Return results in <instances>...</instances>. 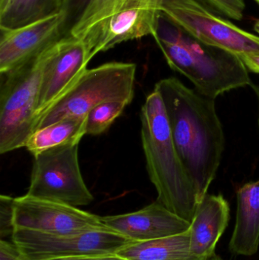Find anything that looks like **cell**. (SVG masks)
<instances>
[{"instance_id": "cell-1", "label": "cell", "mask_w": 259, "mask_h": 260, "mask_svg": "<svg viewBox=\"0 0 259 260\" xmlns=\"http://www.w3.org/2000/svg\"><path fill=\"white\" fill-rule=\"evenodd\" d=\"M155 89L161 94L173 143L200 202L215 177L225 146L214 99L176 78L159 81Z\"/></svg>"}, {"instance_id": "cell-2", "label": "cell", "mask_w": 259, "mask_h": 260, "mask_svg": "<svg viewBox=\"0 0 259 260\" xmlns=\"http://www.w3.org/2000/svg\"><path fill=\"white\" fill-rule=\"evenodd\" d=\"M141 143L147 173L158 200L169 210L191 221L199 203L173 143L161 94L154 90L141 107Z\"/></svg>"}, {"instance_id": "cell-3", "label": "cell", "mask_w": 259, "mask_h": 260, "mask_svg": "<svg viewBox=\"0 0 259 260\" xmlns=\"http://www.w3.org/2000/svg\"><path fill=\"white\" fill-rule=\"evenodd\" d=\"M169 67L188 78L200 94L214 99L251 85L248 70L234 53L203 44L177 28L154 37Z\"/></svg>"}, {"instance_id": "cell-4", "label": "cell", "mask_w": 259, "mask_h": 260, "mask_svg": "<svg viewBox=\"0 0 259 260\" xmlns=\"http://www.w3.org/2000/svg\"><path fill=\"white\" fill-rule=\"evenodd\" d=\"M59 41L24 65L1 74L2 154L25 146L27 139L34 132L43 75L47 62L57 49Z\"/></svg>"}, {"instance_id": "cell-5", "label": "cell", "mask_w": 259, "mask_h": 260, "mask_svg": "<svg viewBox=\"0 0 259 260\" xmlns=\"http://www.w3.org/2000/svg\"><path fill=\"white\" fill-rule=\"evenodd\" d=\"M136 65L110 62L87 70L76 83L36 120L35 130L62 119L85 117L91 109L106 102L128 105L135 93Z\"/></svg>"}, {"instance_id": "cell-6", "label": "cell", "mask_w": 259, "mask_h": 260, "mask_svg": "<svg viewBox=\"0 0 259 260\" xmlns=\"http://www.w3.org/2000/svg\"><path fill=\"white\" fill-rule=\"evenodd\" d=\"M161 13L176 28L203 44L237 55L259 53V36L237 27L196 0H164Z\"/></svg>"}, {"instance_id": "cell-7", "label": "cell", "mask_w": 259, "mask_h": 260, "mask_svg": "<svg viewBox=\"0 0 259 260\" xmlns=\"http://www.w3.org/2000/svg\"><path fill=\"white\" fill-rule=\"evenodd\" d=\"M79 143L47 150L35 156L27 195L69 206H88L94 200L79 162Z\"/></svg>"}, {"instance_id": "cell-8", "label": "cell", "mask_w": 259, "mask_h": 260, "mask_svg": "<svg viewBox=\"0 0 259 260\" xmlns=\"http://www.w3.org/2000/svg\"><path fill=\"white\" fill-rule=\"evenodd\" d=\"M29 260L114 254L132 241L111 230L51 235L16 229L12 237Z\"/></svg>"}, {"instance_id": "cell-9", "label": "cell", "mask_w": 259, "mask_h": 260, "mask_svg": "<svg viewBox=\"0 0 259 260\" xmlns=\"http://www.w3.org/2000/svg\"><path fill=\"white\" fill-rule=\"evenodd\" d=\"M15 230L32 231L51 235H75L109 230L101 217L78 207L26 195L15 198Z\"/></svg>"}, {"instance_id": "cell-10", "label": "cell", "mask_w": 259, "mask_h": 260, "mask_svg": "<svg viewBox=\"0 0 259 260\" xmlns=\"http://www.w3.org/2000/svg\"><path fill=\"white\" fill-rule=\"evenodd\" d=\"M69 2L47 18L16 28H0V74L24 65L62 38Z\"/></svg>"}, {"instance_id": "cell-11", "label": "cell", "mask_w": 259, "mask_h": 260, "mask_svg": "<svg viewBox=\"0 0 259 260\" xmlns=\"http://www.w3.org/2000/svg\"><path fill=\"white\" fill-rule=\"evenodd\" d=\"M91 59L83 40L69 35L59 40L57 49L47 62L43 75L36 123L80 79Z\"/></svg>"}, {"instance_id": "cell-12", "label": "cell", "mask_w": 259, "mask_h": 260, "mask_svg": "<svg viewBox=\"0 0 259 260\" xmlns=\"http://www.w3.org/2000/svg\"><path fill=\"white\" fill-rule=\"evenodd\" d=\"M161 11L136 6L120 11L87 30L81 39L85 41L91 58L115 46L159 33Z\"/></svg>"}, {"instance_id": "cell-13", "label": "cell", "mask_w": 259, "mask_h": 260, "mask_svg": "<svg viewBox=\"0 0 259 260\" xmlns=\"http://www.w3.org/2000/svg\"><path fill=\"white\" fill-rule=\"evenodd\" d=\"M103 224L113 232L132 242H143L185 233L190 221L181 218L156 201L130 213L101 217Z\"/></svg>"}, {"instance_id": "cell-14", "label": "cell", "mask_w": 259, "mask_h": 260, "mask_svg": "<svg viewBox=\"0 0 259 260\" xmlns=\"http://www.w3.org/2000/svg\"><path fill=\"white\" fill-rule=\"evenodd\" d=\"M230 206L222 195L207 193L199 202L190 221V249L195 256L207 259L215 254L219 240L228 228Z\"/></svg>"}, {"instance_id": "cell-15", "label": "cell", "mask_w": 259, "mask_h": 260, "mask_svg": "<svg viewBox=\"0 0 259 260\" xmlns=\"http://www.w3.org/2000/svg\"><path fill=\"white\" fill-rule=\"evenodd\" d=\"M237 197V218L229 248L234 254L250 256L259 247V180L243 185Z\"/></svg>"}, {"instance_id": "cell-16", "label": "cell", "mask_w": 259, "mask_h": 260, "mask_svg": "<svg viewBox=\"0 0 259 260\" xmlns=\"http://www.w3.org/2000/svg\"><path fill=\"white\" fill-rule=\"evenodd\" d=\"M117 254L128 260H205L192 253L190 230L153 241L132 242Z\"/></svg>"}, {"instance_id": "cell-17", "label": "cell", "mask_w": 259, "mask_h": 260, "mask_svg": "<svg viewBox=\"0 0 259 260\" xmlns=\"http://www.w3.org/2000/svg\"><path fill=\"white\" fill-rule=\"evenodd\" d=\"M86 126L87 116L62 119L33 132L24 148L35 157L51 148L80 143L87 135Z\"/></svg>"}, {"instance_id": "cell-18", "label": "cell", "mask_w": 259, "mask_h": 260, "mask_svg": "<svg viewBox=\"0 0 259 260\" xmlns=\"http://www.w3.org/2000/svg\"><path fill=\"white\" fill-rule=\"evenodd\" d=\"M163 2L164 0H87L68 35L81 38L100 21L129 8L145 6L161 12Z\"/></svg>"}, {"instance_id": "cell-19", "label": "cell", "mask_w": 259, "mask_h": 260, "mask_svg": "<svg viewBox=\"0 0 259 260\" xmlns=\"http://www.w3.org/2000/svg\"><path fill=\"white\" fill-rule=\"evenodd\" d=\"M68 0H16L0 17V28H16L58 13Z\"/></svg>"}, {"instance_id": "cell-20", "label": "cell", "mask_w": 259, "mask_h": 260, "mask_svg": "<svg viewBox=\"0 0 259 260\" xmlns=\"http://www.w3.org/2000/svg\"><path fill=\"white\" fill-rule=\"evenodd\" d=\"M127 105L122 102H106L94 107L87 115V135L98 136L105 133Z\"/></svg>"}, {"instance_id": "cell-21", "label": "cell", "mask_w": 259, "mask_h": 260, "mask_svg": "<svg viewBox=\"0 0 259 260\" xmlns=\"http://www.w3.org/2000/svg\"><path fill=\"white\" fill-rule=\"evenodd\" d=\"M220 16L240 21L246 9L244 0H196Z\"/></svg>"}, {"instance_id": "cell-22", "label": "cell", "mask_w": 259, "mask_h": 260, "mask_svg": "<svg viewBox=\"0 0 259 260\" xmlns=\"http://www.w3.org/2000/svg\"><path fill=\"white\" fill-rule=\"evenodd\" d=\"M15 198L6 195L0 196V238L12 237L15 232L14 222Z\"/></svg>"}, {"instance_id": "cell-23", "label": "cell", "mask_w": 259, "mask_h": 260, "mask_svg": "<svg viewBox=\"0 0 259 260\" xmlns=\"http://www.w3.org/2000/svg\"><path fill=\"white\" fill-rule=\"evenodd\" d=\"M0 260H29L15 242L0 241Z\"/></svg>"}, {"instance_id": "cell-24", "label": "cell", "mask_w": 259, "mask_h": 260, "mask_svg": "<svg viewBox=\"0 0 259 260\" xmlns=\"http://www.w3.org/2000/svg\"><path fill=\"white\" fill-rule=\"evenodd\" d=\"M240 58L248 70L259 74V53L243 55Z\"/></svg>"}, {"instance_id": "cell-25", "label": "cell", "mask_w": 259, "mask_h": 260, "mask_svg": "<svg viewBox=\"0 0 259 260\" xmlns=\"http://www.w3.org/2000/svg\"><path fill=\"white\" fill-rule=\"evenodd\" d=\"M54 260H128L125 258L114 254L95 255V256H79V257L62 258Z\"/></svg>"}, {"instance_id": "cell-26", "label": "cell", "mask_w": 259, "mask_h": 260, "mask_svg": "<svg viewBox=\"0 0 259 260\" xmlns=\"http://www.w3.org/2000/svg\"><path fill=\"white\" fill-rule=\"evenodd\" d=\"M16 0H0V17L7 13Z\"/></svg>"}, {"instance_id": "cell-27", "label": "cell", "mask_w": 259, "mask_h": 260, "mask_svg": "<svg viewBox=\"0 0 259 260\" xmlns=\"http://www.w3.org/2000/svg\"><path fill=\"white\" fill-rule=\"evenodd\" d=\"M252 89L255 91V94H256L257 99H258V111H259V86L258 85H255V84H251ZM258 126H259V112H258Z\"/></svg>"}, {"instance_id": "cell-28", "label": "cell", "mask_w": 259, "mask_h": 260, "mask_svg": "<svg viewBox=\"0 0 259 260\" xmlns=\"http://www.w3.org/2000/svg\"><path fill=\"white\" fill-rule=\"evenodd\" d=\"M205 260H225L224 259H222L220 256H217V254H214L213 256H210V257L207 258V259H205Z\"/></svg>"}, {"instance_id": "cell-29", "label": "cell", "mask_w": 259, "mask_h": 260, "mask_svg": "<svg viewBox=\"0 0 259 260\" xmlns=\"http://www.w3.org/2000/svg\"><path fill=\"white\" fill-rule=\"evenodd\" d=\"M254 29H255V32L259 35V19L257 20L256 22L254 24Z\"/></svg>"}, {"instance_id": "cell-30", "label": "cell", "mask_w": 259, "mask_h": 260, "mask_svg": "<svg viewBox=\"0 0 259 260\" xmlns=\"http://www.w3.org/2000/svg\"><path fill=\"white\" fill-rule=\"evenodd\" d=\"M255 1L259 5V0H255Z\"/></svg>"}]
</instances>
